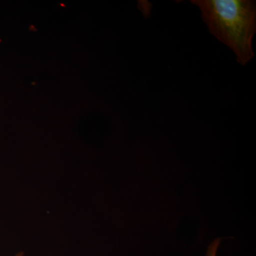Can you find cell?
Wrapping results in <instances>:
<instances>
[{
  "mask_svg": "<svg viewBox=\"0 0 256 256\" xmlns=\"http://www.w3.org/2000/svg\"><path fill=\"white\" fill-rule=\"evenodd\" d=\"M210 32L230 48L245 66L254 57L256 5L252 0H192Z\"/></svg>",
  "mask_w": 256,
  "mask_h": 256,
  "instance_id": "6da1fadb",
  "label": "cell"
},
{
  "mask_svg": "<svg viewBox=\"0 0 256 256\" xmlns=\"http://www.w3.org/2000/svg\"><path fill=\"white\" fill-rule=\"evenodd\" d=\"M222 238H216L210 244L207 249L206 256H216Z\"/></svg>",
  "mask_w": 256,
  "mask_h": 256,
  "instance_id": "7a4b0ae2",
  "label": "cell"
},
{
  "mask_svg": "<svg viewBox=\"0 0 256 256\" xmlns=\"http://www.w3.org/2000/svg\"><path fill=\"white\" fill-rule=\"evenodd\" d=\"M14 256H24V254L22 252H20L16 254Z\"/></svg>",
  "mask_w": 256,
  "mask_h": 256,
  "instance_id": "3957f363",
  "label": "cell"
}]
</instances>
